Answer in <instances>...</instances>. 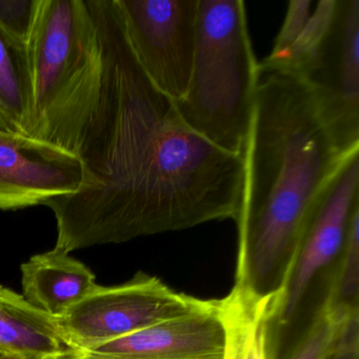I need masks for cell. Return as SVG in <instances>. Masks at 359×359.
Instances as JSON below:
<instances>
[{
	"label": "cell",
	"mask_w": 359,
	"mask_h": 359,
	"mask_svg": "<svg viewBox=\"0 0 359 359\" xmlns=\"http://www.w3.org/2000/svg\"><path fill=\"white\" fill-rule=\"evenodd\" d=\"M0 350L22 359H64L74 352L57 318L0 285Z\"/></svg>",
	"instance_id": "12"
},
{
	"label": "cell",
	"mask_w": 359,
	"mask_h": 359,
	"mask_svg": "<svg viewBox=\"0 0 359 359\" xmlns=\"http://www.w3.org/2000/svg\"><path fill=\"white\" fill-rule=\"evenodd\" d=\"M348 323H340L319 306L289 359H331Z\"/></svg>",
	"instance_id": "17"
},
{
	"label": "cell",
	"mask_w": 359,
	"mask_h": 359,
	"mask_svg": "<svg viewBox=\"0 0 359 359\" xmlns=\"http://www.w3.org/2000/svg\"><path fill=\"white\" fill-rule=\"evenodd\" d=\"M331 359H359V319L346 325Z\"/></svg>",
	"instance_id": "19"
},
{
	"label": "cell",
	"mask_w": 359,
	"mask_h": 359,
	"mask_svg": "<svg viewBox=\"0 0 359 359\" xmlns=\"http://www.w3.org/2000/svg\"><path fill=\"white\" fill-rule=\"evenodd\" d=\"M39 6L41 0H0V39L25 69Z\"/></svg>",
	"instance_id": "16"
},
{
	"label": "cell",
	"mask_w": 359,
	"mask_h": 359,
	"mask_svg": "<svg viewBox=\"0 0 359 359\" xmlns=\"http://www.w3.org/2000/svg\"><path fill=\"white\" fill-rule=\"evenodd\" d=\"M285 70L308 88L340 154L359 149V0H335L323 37Z\"/></svg>",
	"instance_id": "4"
},
{
	"label": "cell",
	"mask_w": 359,
	"mask_h": 359,
	"mask_svg": "<svg viewBox=\"0 0 359 359\" xmlns=\"http://www.w3.org/2000/svg\"><path fill=\"white\" fill-rule=\"evenodd\" d=\"M258 71L243 0H199L192 75L186 95L174 102L184 123L220 150L243 156Z\"/></svg>",
	"instance_id": "3"
},
{
	"label": "cell",
	"mask_w": 359,
	"mask_h": 359,
	"mask_svg": "<svg viewBox=\"0 0 359 359\" xmlns=\"http://www.w3.org/2000/svg\"><path fill=\"white\" fill-rule=\"evenodd\" d=\"M92 31L87 0H41L28 49L32 136L60 102L85 60Z\"/></svg>",
	"instance_id": "8"
},
{
	"label": "cell",
	"mask_w": 359,
	"mask_h": 359,
	"mask_svg": "<svg viewBox=\"0 0 359 359\" xmlns=\"http://www.w3.org/2000/svg\"><path fill=\"white\" fill-rule=\"evenodd\" d=\"M0 359H22L18 358V357L13 356V355L8 354V353L4 352L0 350Z\"/></svg>",
	"instance_id": "20"
},
{
	"label": "cell",
	"mask_w": 359,
	"mask_h": 359,
	"mask_svg": "<svg viewBox=\"0 0 359 359\" xmlns=\"http://www.w3.org/2000/svg\"><path fill=\"white\" fill-rule=\"evenodd\" d=\"M85 167L74 153L51 142L0 130V210L45 205L81 190Z\"/></svg>",
	"instance_id": "9"
},
{
	"label": "cell",
	"mask_w": 359,
	"mask_h": 359,
	"mask_svg": "<svg viewBox=\"0 0 359 359\" xmlns=\"http://www.w3.org/2000/svg\"><path fill=\"white\" fill-rule=\"evenodd\" d=\"M92 18L81 68L32 137L83 161L76 194L46 203L56 249L94 245L236 220L243 157L184 123L130 45L116 0H87Z\"/></svg>",
	"instance_id": "1"
},
{
	"label": "cell",
	"mask_w": 359,
	"mask_h": 359,
	"mask_svg": "<svg viewBox=\"0 0 359 359\" xmlns=\"http://www.w3.org/2000/svg\"><path fill=\"white\" fill-rule=\"evenodd\" d=\"M359 211V149L344 155L313 203L289 280L273 311L275 331L300 312L317 279L331 273Z\"/></svg>",
	"instance_id": "6"
},
{
	"label": "cell",
	"mask_w": 359,
	"mask_h": 359,
	"mask_svg": "<svg viewBox=\"0 0 359 359\" xmlns=\"http://www.w3.org/2000/svg\"><path fill=\"white\" fill-rule=\"evenodd\" d=\"M320 306L342 323L359 317V211L353 217L344 249L330 273Z\"/></svg>",
	"instance_id": "14"
},
{
	"label": "cell",
	"mask_w": 359,
	"mask_h": 359,
	"mask_svg": "<svg viewBox=\"0 0 359 359\" xmlns=\"http://www.w3.org/2000/svg\"><path fill=\"white\" fill-rule=\"evenodd\" d=\"M205 302L138 272L121 285H96L57 321L74 350H87L188 314Z\"/></svg>",
	"instance_id": "5"
},
{
	"label": "cell",
	"mask_w": 359,
	"mask_h": 359,
	"mask_svg": "<svg viewBox=\"0 0 359 359\" xmlns=\"http://www.w3.org/2000/svg\"><path fill=\"white\" fill-rule=\"evenodd\" d=\"M134 54L174 102L186 95L197 41L199 0H116Z\"/></svg>",
	"instance_id": "7"
},
{
	"label": "cell",
	"mask_w": 359,
	"mask_h": 359,
	"mask_svg": "<svg viewBox=\"0 0 359 359\" xmlns=\"http://www.w3.org/2000/svg\"><path fill=\"white\" fill-rule=\"evenodd\" d=\"M228 319L224 359H277L273 327L274 300H254L233 287L222 298Z\"/></svg>",
	"instance_id": "13"
},
{
	"label": "cell",
	"mask_w": 359,
	"mask_h": 359,
	"mask_svg": "<svg viewBox=\"0 0 359 359\" xmlns=\"http://www.w3.org/2000/svg\"><path fill=\"white\" fill-rule=\"evenodd\" d=\"M25 299L41 312L60 318L97 285L85 264L54 248L20 266Z\"/></svg>",
	"instance_id": "11"
},
{
	"label": "cell",
	"mask_w": 359,
	"mask_h": 359,
	"mask_svg": "<svg viewBox=\"0 0 359 359\" xmlns=\"http://www.w3.org/2000/svg\"><path fill=\"white\" fill-rule=\"evenodd\" d=\"M0 114L8 129L28 136L30 90L16 56L0 39Z\"/></svg>",
	"instance_id": "15"
},
{
	"label": "cell",
	"mask_w": 359,
	"mask_h": 359,
	"mask_svg": "<svg viewBox=\"0 0 359 359\" xmlns=\"http://www.w3.org/2000/svg\"><path fill=\"white\" fill-rule=\"evenodd\" d=\"M312 1L311 0H292L287 7V15L283 28L275 41L274 48L270 55L262 60V64L274 66L280 62L281 58L293 47L302 33L309 24L312 15Z\"/></svg>",
	"instance_id": "18"
},
{
	"label": "cell",
	"mask_w": 359,
	"mask_h": 359,
	"mask_svg": "<svg viewBox=\"0 0 359 359\" xmlns=\"http://www.w3.org/2000/svg\"><path fill=\"white\" fill-rule=\"evenodd\" d=\"M0 130H6V131H10V130L8 129L7 123H6V121H4V118H3V116H1V114H0Z\"/></svg>",
	"instance_id": "21"
},
{
	"label": "cell",
	"mask_w": 359,
	"mask_h": 359,
	"mask_svg": "<svg viewBox=\"0 0 359 359\" xmlns=\"http://www.w3.org/2000/svg\"><path fill=\"white\" fill-rule=\"evenodd\" d=\"M228 319L224 300L64 359H224Z\"/></svg>",
	"instance_id": "10"
},
{
	"label": "cell",
	"mask_w": 359,
	"mask_h": 359,
	"mask_svg": "<svg viewBox=\"0 0 359 359\" xmlns=\"http://www.w3.org/2000/svg\"><path fill=\"white\" fill-rule=\"evenodd\" d=\"M344 156L302 79L292 71L259 64L235 220L238 245L233 287L241 295L276 304L313 203Z\"/></svg>",
	"instance_id": "2"
}]
</instances>
